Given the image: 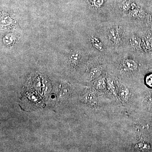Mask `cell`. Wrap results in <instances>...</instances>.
Instances as JSON below:
<instances>
[{
	"label": "cell",
	"instance_id": "1",
	"mask_svg": "<svg viewBox=\"0 0 152 152\" xmlns=\"http://www.w3.org/2000/svg\"><path fill=\"white\" fill-rule=\"evenodd\" d=\"M122 34L119 28L115 26L112 27L109 30L108 35L110 40L115 45L121 44L122 40Z\"/></svg>",
	"mask_w": 152,
	"mask_h": 152
},
{
	"label": "cell",
	"instance_id": "2",
	"mask_svg": "<svg viewBox=\"0 0 152 152\" xmlns=\"http://www.w3.org/2000/svg\"><path fill=\"white\" fill-rule=\"evenodd\" d=\"M130 44L134 49H139L141 47V41L140 39L137 36H133L131 38Z\"/></svg>",
	"mask_w": 152,
	"mask_h": 152
},
{
	"label": "cell",
	"instance_id": "3",
	"mask_svg": "<svg viewBox=\"0 0 152 152\" xmlns=\"http://www.w3.org/2000/svg\"><path fill=\"white\" fill-rule=\"evenodd\" d=\"M124 65L126 68L130 70H134L137 67L135 62L132 60H126L124 62Z\"/></svg>",
	"mask_w": 152,
	"mask_h": 152
},
{
	"label": "cell",
	"instance_id": "4",
	"mask_svg": "<svg viewBox=\"0 0 152 152\" xmlns=\"http://www.w3.org/2000/svg\"><path fill=\"white\" fill-rule=\"evenodd\" d=\"M101 71L99 69H95L92 70L90 73L91 77L92 78H95L98 77L100 74Z\"/></svg>",
	"mask_w": 152,
	"mask_h": 152
},
{
	"label": "cell",
	"instance_id": "5",
	"mask_svg": "<svg viewBox=\"0 0 152 152\" xmlns=\"http://www.w3.org/2000/svg\"><path fill=\"white\" fill-rule=\"evenodd\" d=\"M146 83L148 86L152 87V74L147 76L146 78Z\"/></svg>",
	"mask_w": 152,
	"mask_h": 152
},
{
	"label": "cell",
	"instance_id": "6",
	"mask_svg": "<svg viewBox=\"0 0 152 152\" xmlns=\"http://www.w3.org/2000/svg\"><path fill=\"white\" fill-rule=\"evenodd\" d=\"M79 55L77 53L73 54L70 56V58L73 61H77L78 60Z\"/></svg>",
	"mask_w": 152,
	"mask_h": 152
},
{
	"label": "cell",
	"instance_id": "7",
	"mask_svg": "<svg viewBox=\"0 0 152 152\" xmlns=\"http://www.w3.org/2000/svg\"><path fill=\"white\" fill-rule=\"evenodd\" d=\"M104 0H94V3L95 5L97 6V7H99L103 3Z\"/></svg>",
	"mask_w": 152,
	"mask_h": 152
},
{
	"label": "cell",
	"instance_id": "8",
	"mask_svg": "<svg viewBox=\"0 0 152 152\" xmlns=\"http://www.w3.org/2000/svg\"><path fill=\"white\" fill-rule=\"evenodd\" d=\"M69 89L67 87H64L62 91V95L64 96H66L69 93Z\"/></svg>",
	"mask_w": 152,
	"mask_h": 152
}]
</instances>
